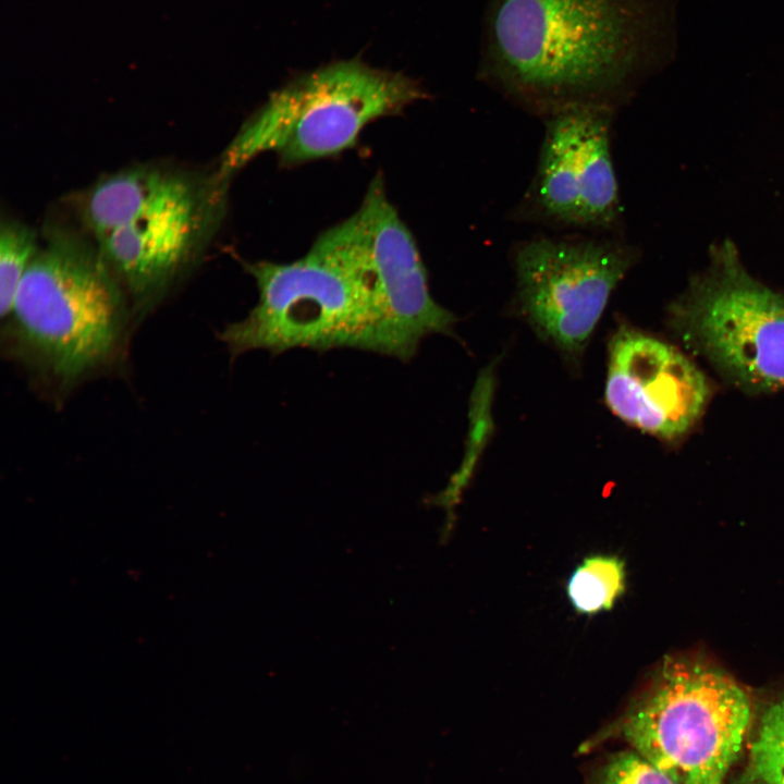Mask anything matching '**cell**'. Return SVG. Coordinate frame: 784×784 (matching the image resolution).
<instances>
[{"label": "cell", "instance_id": "obj_1", "mask_svg": "<svg viewBox=\"0 0 784 784\" xmlns=\"http://www.w3.org/2000/svg\"><path fill=\"white\" fill-rule=\"evenodd\" d=\"M650 17L647 0H491L482 72L548 118L613 112L646 62Z\"/></svg>", "mask_w": 784, "mask_h": 784}, {"label": "cell", "instance_id": "obj_2", "mask_svg": "<svg viewBox=\"0 0 784 784\" xmlns=\"http://www.w3.org/2000/svg\"><path fill=\"white\" fill-rule=\"evenodd\" d=\"M258 290L248 315L219 334L232 357L262 350L348 347L389 356L390 332L377 277L353 229L326 230L291 262L246 265Z\"/></svg>", "mask_w": 784, "mask_h": 784}, {"label": "cell", "instance_id": "obj_3", "mask_svg": "<svg viewBox=\"0 0 784 784\" xmlns=\"http://www.w3.org/2000/svg\"><path fill=\"white\" fill-rule=\"evenodd\" d=\"M131 314L98 244L53 226L19 285L3 335L11 357L69 390L120 357Z\"/></svg>", "mask_w": 784, "mask_h": 784}, {"label": "cell", "instance_id": "obj_4", "mask_svg": "<svg viewBox=\"0 0 784 784\" xmlns=\"http://www.w3.org/2000/svg\"><path fill=\"white\" fill-rule=\"evenodd\" d=\"M422 96L399 74L359 62L329 65L273 93L243 123L216 170L231 180L266 152L286 166L338 155L355 146L369 123L401 112Z\"/></svg>", "mask_w": 784, "mask_h": 784}, {"label": "cell", "instance_id": "obj_5", "mask_svg": "<svg viewBox=\"0 0 784 784\" xmlns=\"http://www.w3.org/2000/svg\"><path fill=\"white\" fill-rule=\"evenodd\" d=\"M751 721V700L731 675L670 658L614 732L676 784H725Z\"/></svg>", "mask_w": 784, "mask_h": 784}, {"label": "cell", "instance_id": "obj_6", "mask_svg": "<svg viewBox=\"0 0 784 784\" xmlns=\"http://www.w3.org/2000/svg\"><path fill=\"white\" fill-rule=\"evenodd\" d=\"M709 256L672 303L671 327L744 391L784 389V295L747 272L732 241Z\"/></svg>", "mask_w": 784, "mask_h": 784}, {"label": "cell", "instance_id": "obj_7", "mask_svg": "<svg viewBox=\"0 0 784 784\" xmlns=\"http://www.w3.org/2000/svg\"><path fill=\"white\" fill-rule=\"evenodd\" d=\"M636 249L618 240L539 237L519 245L514 266L524 314L569 354L583 351Z\"/></svg>", "mask_w": 784, "mask_h": 784}, {"label": "cell", "instance_id": "obj_8", "mask_svg": "<svg viewBox=\"0 0 784 784\" xmlns=\"http://www.w3.org/2000/svg\"><path fill=\"white\" fill-rule=\"evenodd\" d=\"M229 179L217 170L186 195L95 241L137 318L188 272L218 230Z\"/></svg>", "mask_w": 784, "mask_h": 784}, {"label": "cell", "instance_id": "obj_9", "mask_svg": "<svg viewBox=\"0 0 784 784\" xmlns=\"http://www.w3.org/2000/svg\"><path fill=\"white\" fill-rule=\"evenodd\" d=\"M612 111L575 109L548 118L531 186L535 212L558 225L610 230L621 205L611 155Z\"/></svg>", "mask_w": 784, "mask_h": 784}, {"label": "cell", "instance_id": "obj_10", "mask_svg": "<svg viewBox=\"0 0 784 784\" xmlns=\"http://www.w3.org/2000/svg\"><path fill=\"white\" fill-rule=\"evenodd\" d=\"M709 395L703 373L674 346L628 328L613 335L604 397L623 421L672 440L695 425Z\"/></svg>", "mask_w": 784, "mask_h": 784}, {"label": "cell", "instance_id": "obj_11", "mask_svg": "<svg viewBox=\"0 0 784 784\" xmlns=\"http://www.w3.org/2000/svg\"><path fill=\"white\" fill-rule=\"evenodd\" d=\"M353 216L387 308L391 357L409 360L425 338L450 334L456 318L433 299L415 238L389 200L381 175L370 182Z\"/></svg>", "mask_w": 784, "mask_h": 784}, {"label": "cell", "instance_id": "obj_12", "mask_svg": "<svg viewBox=\"0 0 784 784\" xmlns=\"http://www.w3.org/2000/svg\"><path fill=\"white\" fill-rule=\"evenodd\" d=\"M205 177L157 166H137L102 177L82 197L81 218L98 241L193 191Z\"/></svg>", "mask_w": 784, "mask_h": 784}, {"label": "cell", "instance_id": "obj_13", "mask_svg": "<svg viewBox=\"0 0 784 784\" xmlns=\"http://www.w3.org/2000/svg\"><path fill=\"white\" fill-rule=\"evenodd\" d=\"M626 572L624 562L614 555L586 558L567 581V597L581 614L610 610L624 593Z\"/></svg>", "mask_w": 784, "mask_h": 784}, {"label": "cell", "instance_id": "obj_14", "mask_svg": "<svg viewBox=\"0 0 784 784\" xmlns=\"http://www.w3.org/2000/svg\"><path fill=\"white\" fill-rule=\"evenodd\" d=\"M746 767L752 784H784V697L763 712L749 745Z\"/></svg>", "mask_w": 784, "mask_h": 784}, {"label": "cell", "instance_id": "obj_15", "mask_svg": "<svg viewBox=\"0 0 784 784\" xmlns=\"http://www.w3.org/2000/svg\"><path fill=\"white\" fill-rule=\"evenodd\" d=\"M36 231L25 223L2 218L0 225V313L4 320L19 285L39 247Z\"/></svg>", "mask_w": 784, "mask_h": 784}, {"label": "cell", "instance_id": "obj_16", "mask_svg": "<svg viewBox=\"0 0 784 784\" xmlns=\"http://www.w3.org/2000/svg\"><path fill=\"white\" fill-rule=\"evenodd\" d=\"M588 784H676L640 754L623 750L610 755L596 768Z\"/></svg>", "mask_w": 784, "mask_h": 784}]
</instances>
